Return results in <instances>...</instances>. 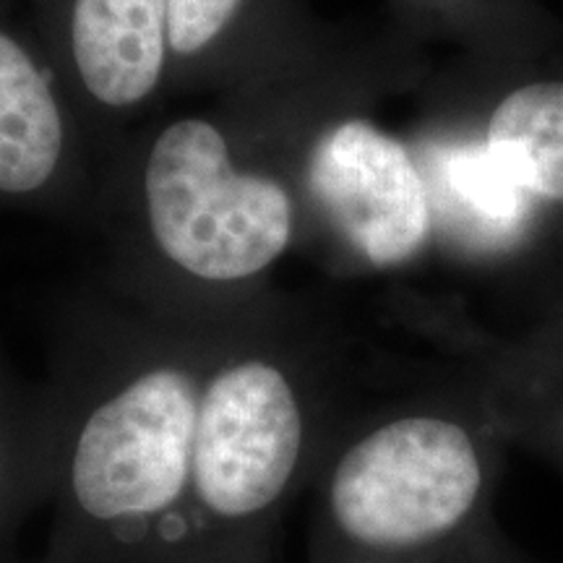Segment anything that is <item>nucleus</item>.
I'll use <instances>...</instances> for the list:
<instances>
[{
	"label": "nucleus",
	"instance_id": "1",
	"mask_svg": "<svg viewBox=\"0 0 563 563\" xmlns=\"http://www.w3.org/2000/svg\"><path fill=\"white\" fill-rule=\"evenodd\" d=\"M243 319L175 321L112 292L60 313L40 382L51 522L37 563H170L203 382Z\"/></svg>",
	"mask_w": 563,
	"mask_h": 563
},
{
	"label": "nucleus",
	"instance_id": "2",
	"mask_svg": "<svg viewBox=\"0 0 563 563\" xmlns=\"http://www.w3.org/2000/svg\"><path fill=\"white\" fill-rule=\"evenodd\" d=\"M91 220L118 298L191 323L266 306L269 279L302 243L292 186L241 150L220 112H183L133 133L97 183Z\"/></svg>",
	"mask_w": 563,
	"mask_h": 563
},
{
	"label": "nucleus",
	"instance_id": "3",
	"mask_svg": "<svg viewBox=\"0 0 563 563\" xmlns=\"http://www.w3.org/2000/svg\"><path fill=\"white\" fill-rule=\"evenodd\" d=\"M336 418L332 344L282 295L228 334L207 373L170 563H272Z\"/></svg>",
	"mask_w": 563,
	"mask_h": 563
},
{
	"label": "nucleus",
	"instance_id": "4",
	"mask_svg": "<svg viewBox=\"0 0 563 563\" xmlns=\"http://www.w3.org/2000/svg\"><path fill=\"white\" fill-rule=\"evenodd\" d=\"M460 405L342 422L311 485L308 563H460L496 530V452Z\"/></svg>",
	"mask_w": 563,
	"mask_h": 563
},
{
	"label": "nucleus",
	"instance_id": "5",
	"mask_svg": "<svg viewBox=\"0 0 563 563\" xmlns=\"http://www.w3.org/2000/svg\"><path fill=\"white\" fill-rule=\"evenodd\" d=\"M100 173L170 97V0H30Z\"/></svg>",
	"mask_w": 563,
	"mask_h": 563
},
{
	"label": "nucleus",
	"instance_id": "6",
	"mask_svg": "<svg viewBox=\"0 0 563 563\" xmlns=\"http://www.w3.org/2000/svg\"><path fill=\"white\" fill-rule=\"evenodd\" d=\"M97 167L30 0H0V207L91 220Z\"/></svg>",
	"mask_w": 563,
	"mask_h": 563
},
{
	"label": "nucleus",
	"instance_id": "7",
	"mask_svg": "<svg viewBox=\"0 0 563 563\" xmlns=\"http://www.w3.org/2000/svg\"><path fill=\"white\" fill-rule=\"evenodd\" d=\"M319 45L302 0H170V97L222 95Z\"/></svg>",
	"mask_w": 563,
	"mask_h": 563
},
{
	"label": "nucleus",
	"instance_id": "8",
	"mask_svg": "<svg viewBox=\"0 0 563 563\" xmlns=\"http://www.w3.org/2000/svg\"><path fill=\"white\" fill-rule=\"evenodd\" d=\"M47 493L51 439L42 386L26 384L0 344V563H13L21 527L45 509Z\"/></svg>",
	"mask_w": 563,
	"mask_h": 563
},
{
	"label": "nucleus",
	"instance_id": "9",
	"mask_svg": "<svg viewBox=\"0 0 563 563\" xmlns=\"http://www.w3.org/2000/svg\"><path fill=\"white\" fill-rule=\"evenodd\" d=\"M485 152L522 191L563 203V81L506 95L488 121Z\"/></svg>",
	"mask_w": 563,
	"mask_h": 563
},
{
	"label": "nucleus",
	"instance_id": "10",
	"mask_svg": "<svg viewBox=\"0 0 563 563\" xmlns=\"http://www.w3.org/2000/svg\"><path fill=\"white\" fill-rule=\"evenodd\" d=\"M415 16L441 26H485L514 16L519 0H405Z\"/></svg>",
	"mask_w": 563,
	"mask_h": 563
},
{
	"label": "nucleus",
	"instance_id": "11",
	"mask_svg": "<svg viewBox=\"0 0 563 563\" xmlns=\"http://www.w3.org/2000/svg\"><path fill=\"white\" fill-rule=\"evenodd\" d=\"M460 563H538L534 559H530L522 548H517L511 543V538H506L501 527H496L490 534L477 543L473 551Z\"/></svg>",
	"mask_w": 563,
	"mask_h": 563
},
{
	"label": "nucleus",
	"instance_id": "12",
	"mask_svg": "<svg viewBox=\"0 0 563 563\" xmlns=\"http://www.w3.org/2000/svg\"><path fill=\"white\" fill-rule=\"evenodd\" d=\"M13 563H16V561H13Z\"/></svg>",
	"mask_w": 563,
	"mask_h": 563
}]
</instances>
